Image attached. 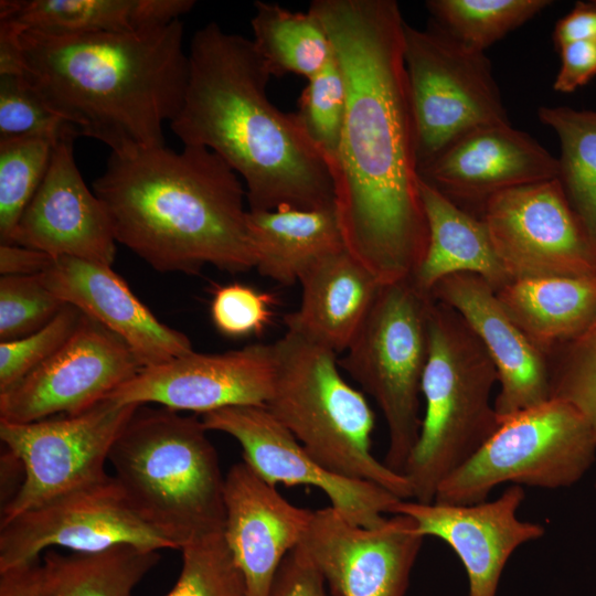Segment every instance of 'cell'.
<instances>
[{"mask_svg":"<svg viewBox=\"0 0 596 596\" xmlns=\"http://www.w3.org/2000/svg\"><path fill=\"white\" fill-rule=\"evenodd\" d=\"M137 404L105 398L76 415L31 423L0 421V438L23 479L1 509V523L108 476L105 462Z\"/></svg>","mask_w":596,"mask_h":596,"instance_id":"obj_11","label":"cell"},{"mask_svg":"<svg viewBox=\"0 0 596 596\" xmlns=\"http://www.w3.org/2000/svg\"><path fill=\"white\" fill-rule=\"evenodd\" d=\"M299 283L300 306L285 316L287 330L337 354L349 348L383 285L347 248L317 260Z\"/></svg>","mask_w":596,"mask_h":596,"instance_id":"obj_24","label":"cell"},{"mask_svg":"<svg viewBox=\"0 0 596 596\" xmlns=\"http://www.w3.org/2000/svg\"><path fill=\"white\" fill-rule=\"evenodd\" d=\"M54 257L33 248L17 244L0 245L1 276H31L43 274Z\"/></svg>","mask_w":596,"mask_h":596,"instance_id":"obj_45","label":"cell"},{"mask_svg":"<svg viewBox=\"0 0 596 596\" xmlns=\"http://www.w3.org/2000/svg\"><path fill=\"white\" fill-rule=\"evenodd\" d=\"M137 0H1L0 22L46 34L131 32Z\"/></svg>","mask_w":596,"mask_h":596,"instance_id":"obj_30","label":"cell"},{"mask_svg":"<svg viewBox=\"0 0 596 596\" xmlns=\"http://www.w3.org/2000/svg\"><path fill=\"white\" fill-rule=\"evenodd\" d=\"M223 538L248 596H269L284 558L298 546L312 511L286 500L245 461L224 479Z\"/></svg>","mask_w":596,"mask_h":596,"instance_id":"obj_21","label":"cell"},{"mask_svg":"<svg viewBox=\"0 0 596 596\" xmlns=\"http://www.w3.org/2000/svg\"><path fill=\"white\" fill-rule=\"evenodd\" d=\"M432 298L461 316L493 361L500 423L551 398L546 356L508 315L489 283L472 273L453 274L434 287Z\"/></svg>","mask_w":596,"mask_h":596,"instance_id":"obj_22","label":"cell"},{"mask_svg":"<svg viewBox=\"0 0 596 596\" xmlns=\"http://www.w3.org/2000/svg\"><path fill=\"white\" fill-rule=\"evenodd\" d=\"M124 544L181 549L108 475L1 523L0 571L40 558L54 546L91 553Z\"/></svg>","mask_w":596,"mask_h":596,"instance_id":"obj_12","label":"cell"},{"mask_svg":"<svg viewBox=\"0 0 596 596\" xmlns=\"http://www.w3.org/2000/svg\"><path fill=\"white\" fill-rule=\"evenodd\" d=\"M41 277L62 301L119 336L142 369L193 351L190 339L158 320L111 266L60 256Z\"/></svg>","mask_w":596,"mask_h":596,"instance_id":"obj_23","label":"cell"},{"mask_svg":"<svg viewBox=\"0 0 596 596\" xmlns=\"http://www.w3.org/2000/svg\"><path fill=\"white\" fill-rule=\"evenodd\" d=\"M273 298L256 289L231 284L216 289L211 317L216 329L228 337L260 333L273 317Z\"/></svg>","mask_w":596,"mask_h":596,"instance_id":"obj_40","label":"cell"},{"mask_svg":"<svg viewBox=\"0 0 596 596\" xmlns=\"http://www.w3.org/2000/svg\"><path fill=\"white\" fill-rule=\"evenodd\" d=\"M480 217L511 280L596 275V240L558 178L493 195Z\"/></svg>","mask_w":596,"mask_h":596,"instance_id":"obj_13","label":"cell"},{"mask_svg":"<svg viewBox=\"0 0 596 596\" xmlns=\"http://www.w3.org/2000/svg\"><path fill=\"white\" fill-rule=\"evenodd\" d=\"M561 66L553 83L558 93H573L596 76V41H576L557 49Z\"/></svg>","mask_w":596,"mask_h":596,"instance_id":"obj_42","label":"cell"},{"mask_svg":"<svg viewBox=\"0 0 596 596\" xmlns=\"http://www.w3.org/2000/svg\"><path fill=\"white\" fill-rule=\"evenodd\" d=\"M60 139L49 135L0 139L1 244L10 243L21 215L47 172Z\"/></svg>","mask_w":596,"mask_h":596,"instance_id":"obj_33","label":"cell"},{"mask_svg":"<svg viewBox=\"0 0 596 596\" xmlns=\"http://www.w3.org/2000/svg\"><path fill=\"white\" fill-rule=\"evenodd\" d=\"M45 596H131L134 588L158 563V551L117 545L99 552L61 554L46 551Z\"/></svg>","mask_w":596,"mask_h":596,"instance_id":"obj_28","label":"cell"},{"mask_svg":"<svg viewBox=\"0 0 596 596\" xmlns=\"http://www.w3.org/2000/svg\"><path fill=\"white\" fill-rule=\"evenodd\" d=\"M403 57L418 170L464 134L509 123L485 52L465 46L433 21L424 30L405 22Z\"/></svg>","mask_w":596,"mask_h":596,"instance_id":"obj_10","label":"cell"},{"mask_svg":"<svg viewBox=\"0 0 596 596\" xmlns=\"http://www.w3.org/2000/svg\"><path fill=\"white\" fill-rule=\"evenodd\" d=\"M553 41L557 49L576 41H596V0L578 1L557 21Z\"/></svg>","mask_w":596,"mask_h":596,"instance_id":"obj_44","label":"cell"},{"mask_svg":"<svg viewBox=\"0 0 596 596\" xmlns=\"http://www.w3.org/2000/svg\"><path fill=\"white\" fill-rule=\"evenodd\" d=\"M206 433L195 416L140 405L108 457L134 503L181 547L223 531L225 476Z\"/></svg>","mask_w":596,"mask_h":596,"instance_id":"obj_5","label":"cell"},{"mask_svg":"<svg viewBox=\"0 0 596 596\" xmlns=\"http://www.w3.org/2000/svg\"><path fill=\"white\" fill-rule=\"evenodd\" d=\"M83 312L65 304L42 329L0 343V392L6 391L52 356L77 329Z\"/></svg>","mask_w":596,"mask_h":596,"instance_id":"obj_38","label":"cell"},{"mask_svg":"<svg viewBox=\"0 0 596 596\" xmlns=\"http://www.w3.org/2000/svg\"><path fill=\"white\" fill-rule=\"evenodd\" d=\"M596 460V435L573 405L550 398L503 419L497 432L438 487L435 502L486 501L499 485L574 486Z\"/></svg>","mask_w":596,"mask_h":596,"instance_id":"obj_9","label":"cell"},{"mask_svg":"<svg viewBox=\"0 0 596 596\" xmlns=\"http://www.w3.org/2000/svg\"><path fill=\"white\" fill-rule=\"evenodd\" d=\"M558 174V159L510 123L464 134L419 170L424 181L466 211L476 207L479 216L493 195Z\"/></svg>","mask_w":596,"mask_h":596,"instance_id":"obj_20","label":"cell"},{"mask_svg":"<svg viewBox=\"0 0 596 596\" xmlns=\"http://www.w3.org/2000/svg\"><path fill=\"white\" fill-rule=\"evenodd\" d=\"M546 359L551 398L573 405L596 435V320L578 337L554 349Z\"/></svg>","mask_w":596,"mask_h":596,"instance_id":"obj_36","label":"cell"},{"mask_svg":"<svg viewBox=\"0 0 596 596\" xmlns=\"http://www.w3.org/2000/svg\"><path fill=\"white\" fill-rule=\"evenodd\" d=\"M549 0H428L432 20L465 46L485 52L531 20Z\"/></svg>","mask_w":596,"mask_h":596,"instance_id":"obj_32","label":"cell"},{"mask_svg":"<svg viewBox=\"0 0 596 596\" xmlns=\"http://www.w3.org/2000/svg\"><path fill=\"white\" fill-rule=\"evenodd\" d=\"M432 296L409 278L383 284L339 361L379 405L389 433L384 464L403 475L419 436L421 387L428 356Z\"/></svg>","mask_w":596,"mask_h":596,"instance_id":"obj_8","label":"cell"},{"mask_svg":"<svg viewBox=\"0 0 596 596\" xmlns=\"http://www.w3.org/2000/svg\"><path fill=\"white\" fill-rule=\"evenodd\" d=\"M274 344L255 343L224 353L192 351L141 369L106 398L123 404H159L201 415L230 406L266 405L274 385Z\"/></svg>","mask_w":596,"mask_h":596,"instance_id":"obj_17","label":"cell"},{"mask_svg":"<svg viewBox=\"0 0 596 596\" xmlns=\"http://www.w3.org/2000/svg\"><path fill=\"white\" fill-rule=\"evenodd\" d=\"M188 56L183 104L170 123L183 145L219 155L244 180L249 211L334 207L329 166L296 114L268 99L272 75L252 40L211 22Z\"/></svg>","mask_w":596,"mask_h":596,"instance_id":"obj_2","label":"cell"},{"mask_svg":"<svg viewBox=\"0 0 596 596\" xmlns=\"http://www.w3.org/2000/svg\"><path fill=\"white\" fill-rule=\"evenodd\" d=\"M269 596H334L299 544L281 562Z\"/></svg>","mask_w":596,"mask_h":596,"instance_id":"obj_41","label":"cell"},{"mask_svg":"<svg viewBox=\"0 0 596 596\" xmlns=\"http://www.w3.org/2000/svg\"><path fill=\"white\" fill-rule=\"evenodd\" d=\"M180 551L181 572L166 596H248L223 531L195 538Z\"/></svg>","mask_w":596,"mask_h":596,"instance_id":"obj_35","label":"cell"},{"mask_svg":"<svg viewBox=\"0 0 596 596\" xmlns=\"http://www.w3.org/2000/svg\"><path fill=\"white\" fill-rule=\"evenodd\" d=\"M183 24L143 31L46 34L18 30V75L78 136L111 152L164 145L189 78Z\"/></svg>","mask_w":596,"mask_h":596,"instance_id":"obj_3","label":"cell"},{"mask_svg":"<svg viewBox=\"0 0 596 596\" xmlns=\"http://www.w3.org/2000/svg\"><path fill=\"white\" fill-rule=\"evenodd\" d=\"M424 539L405 514L365 528L326 507L312 511L300 545L334 596H405Z\"/></svg>","mask_w":596,"mask_h":596,"instance_id":"obj_16","label":"cell"},{"mask_svg":"<svg viewBox=\"0 0 596 596\" xmlns=\"http://www.w3.org/2000/svg\"><path fill=\"white\" fill-rule=\"evenodd\" d=\"M307 81L295 114L331 172L341 142L347 99L344 78L334 52L326 65Z\"/></svg>","mask_w":596,"mask_h":596,"instance_id":"obj_34","label":"cell"},{"mask_svg":"<svg viewBox=\"0 0 596 596\" xmlns=\"http://www.w3.org/2000/svg\"><path fill=\"white\" fill-rule=\"evenodd\" d=\"M65 305L41 275L1 276L0 339L12 341L46 326Z\"/></svg>","mask_w":596,"mask_h":596,"instance_id":"obj_37","label":"cell"},{"mask_svg":"<svg viewBox=\"0 0 596 596\" xmlns=\"http://www.w3.org/2000/svg\"><path fill=\"white\" fill-rule=\"evenodd\" d=\"M70 134L78 136L71 124L47 108L21 75L0 74V139L24 135L62 138Z\"/></svg>","mask_w":596,"mask_h":596,"instance_id":"obj_39","label":"cell"},{"mask_svg":"<svg viewBox=\"0 0 596 596\" xmlns=\"http://www.w3.org/2000/svg\"><path fill=\"white\" fill-rule=\"evenodd\" d=\"M496 295L545 356L596 320V275L514 279Z\"/></svg>","mask_w":596,"mask_h":596,"instance_id":"obj_26","label":"cell"},{"mask_svg":"<svg viewBox=\"0 0 596 596\" xmlns=\"http://www.w3.org/2000/svg\"><path fill=\"white\" fill-rule=\"evenodd\" d=\"M77 137L71 134L56 142L47 172L10 243L53 257L111 266L116 238L104 203L88 189L77 168L73 146Z\"/></svg>","mask_w":596,"mask_h":596,"instance_id":"obj_19","label":"cell"},{"mask_svg":"<svg viewBox=\"0 0 596 596\" xmlns=\"http://www.w3.org/2000/svg\"><path fill=\"white\" fill-rule=\"evenodd\" d=\"M276 371L267 409L329 470L412 499L407 479L372 454L374 413L341 375L337 353L290 330L273 343Z\"/></svg>","mask_w":596,"mask_h":596,"instance_id":"obj_7","label":"cell"},{"mask_svg":"<svg viewBox=\"0 0 596 596\" xmlns=\"http://www.w3.org/2000/svg\"><path fill=\"white\" fill-rule=\"evenodd\" d=\"M207 430L232 436L245 461L273 486H310L319 489L330 507L348 521L375 528L402 499L370 481L338 475L315 459L264 405H241L201 415Z\"/></svg>","mask_w":596,"mask_h":596,"instance_id":"obj_15","label":"cell"},{"mask_svg":"<svg viewBox=\"0 0 596 596\" xmlns=\"http://www.w3.org/2000/svg\"><path fill=\"white\" fill-rule=\"evenodd\" d=\"M247 228L255 268L286 286L320 258L345 248L334 207L248 210Z\"/></svg>","mask_w":596,"mask_h":596,"instance_id":"obj_27","label":"cell"},{"mask_svg":"<svg viewBox=\"0 0 596 596\" xmlns=\"http://www.w3.org/2000/svg\"><path fill=\"white\" fill-rule=\"evenodd\" d=\"M252 42L269 74L310 78L333 54L329 36L310 10L291 11L277 3L254 2Z\"/></svg>","mask_w":596,"mask_h":596,"instance_id":"obj_29","label":"cell"},{"mask_svg":"<svg viewBox=\"0 0 596 596\" xmlns=\"http://www.w3.org/2000/svg\"><path fill=\"white\" fill-rule=\"evenodd\" d=\"M538 116L558 136V180L571 206L596 240V110L544 106Z\"/></svg>","mask_w":596,"mask_h":596,"instance_id":"obj_31","label":"cell"},{"mask_svg":"<svg viewBox=\"0 0 596 596\" xmlns=\"http://www.w3.org/2000/svg\"><path fill=\"white\" fill-rule=\"evenodd\" d=\"M345 84L341 142L331 168L347 251L382 284L409 278L428 227L419 192L403 57L405 21L394 0H313Z\"/></svg>","mask_w":596,"mask_h":596,"instance_id":"obj_1","label":"cell"},{"mask_svg":"<svg viewBox=\"0 0 596 596\" xmlns=\"http://www.w3.org/2000/svg\"><path fill=\"white\" fill-rule=\"evenodd\" d=\"M47 586L43 560L0 571V596H45Z\"/></svg>","mask_w":596,"mask_h":596,"instance_id":"obj_43","label":"cell"},{"mask_svg":"<svg viewBox=\"0 0 596 596\" xmlns=\"http://www.w3.org/2000/svg\"><path fill=\"white\" fill-rule=\"evenodd\" d=\"M524 498L523 487L510 485L497 499L471 504L400 500L392 514L412 518L422 535L443 540L454 550L466 571L468 596H497L514 551L545 533L540 523L518 518Z\"/></svg>","mask_w":596,"mask_h":596,"instance_id":"obj_18","label":"cell"},{"mask_svg":"<svg viewBox=\"0 0 596 596\" xmlns=\"http://www.w3.org/2000/svg\"><path fill=\"white\" fill-rule=\"evenodd\" d=\"M419 192L428 227L425 255L409 279L417 290L432 296L445 277L472 273L494 290L511 279L493 247L483 220L457 205L421 178Z\"/></svg>","mask_w":596,"mask_h":596,"instance_id":"obj_25","label":"cell"},{"mask_svg":"<svg viewBox=\"0 0 596 596\" xmlns=\"http://www.w3.org/2000/svg\"><path fill=\"white\" fill-rule=\"evenodd\" d=\"M141 369L119 336L83 313L62 348L0 392V421L22 424L83 413Z\"/></svg>","mask_w":596,"mask_h":596,"instance_id":"obj_14","label":"cell"},{"mask_svg":"<svg viewBox=\"0 0 596 596\" xmlns=\"http://www.w3.org/2000/svg\"><path fill=\"white\" fill-rule=\"evenodd\" d=\"M114 236L161 273L255 267L240 175L200 146L111 152L93 183Z\"/></svg>","mask_w":596,"mask_h":596,"instance_id":"obj_4","label":"cell"},{"mask_svg":"<svg viewBox=\"0 0 596 596\" xmlns=\"http://www.w3.org/2000/svg\"><path fill=\"white\" fill-rule=\"evenodd\" d=\"M496 384L498 372L482 342L457 311L433 299L421 387L425 412L403 470L412 500L433 502L439 485L497 432Z\"/></svg>","mask_w":596,"mask_h":596,"instance_id":"obj_6","label":"cell"}]
</instances>
